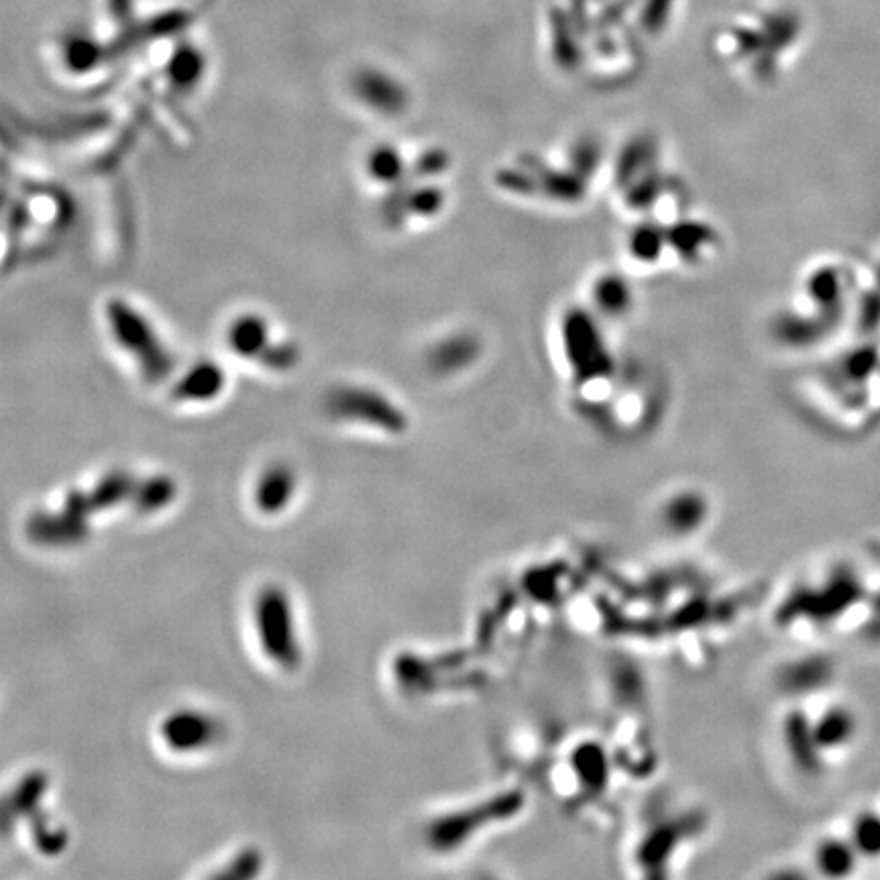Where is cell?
Masks as SVG:
<instances>
[{"instance_id":"obj_18","label":"cell","mask_w":880,"mask_h":880,"mask_svg":"<svg viewBox=\"0 0 880 880\" xmlns=\"http://www.w3.org/2000/svg\"><path fill=\"white\" fill-rule=\"evenodd\" d=\"M626 294L628 292L622 288V284L612 282V280H603L597 290V300H599L601 308H605L608 312H620L628 300Z\"/></svg>"},{"instance_id":"obj_4","label":"cell","mask_w":880,"mask_h":880,"mask_svg":"<svg viewBox=\"0 0 880 880\" xmlns=\"http://www.w3.org/2000/svg\"><path fill=\"white\" fill-rule=\"evenodd\" d=\"M161 738L176 752H196L223 738V726L202 711H176L161 726Z\"/></svg>"},{"instance_id":"obj_5","label":"cell","mask_w":880,"mask_h":880,"mask_svg":"<svg viewBox=\"0 0 880 880\" xmlns=\"http://www.w3.org/2000/svg\"><path fill=\"white\" fill-rule=\"evenodd\" d=\"M227 375L214 361L194 363L174 385L172 396L180 402H210L225 390Z\"/></svg>"},{"instance_id":"obj_2","label":"cell","mask_w":880,"mask_h":880,"mask_svg":"<svg viewBox=\"0 0 880 880\" xmlns=\"http://www.w3.org/2000/svg\"><path fill=\"white\" fill-rule=\"evenodd\" d=\"M255 624L265 654L275 665L294 671L302 660V650L292 620L290 599L282 587L267 585L257 593Z\"/></svg>"},{"instance_id":"obj_10","label":"cell","mask_w":880,"mask_h":880,"mask_svg":"<svg viewBox=\"0 0 880 880\" xmlns=\"http://www.w3.org/2000/svg\"><path fill=\"white\" fill-rule=\"evenodd\" d=\"M45 789H47V779L41 773L27 777L19 785V789L13 791L7 803H0V828H9L15 819L23 817L21 813L35 809Z\"/></svg>"},{"instance_id":"obj_9","label":"cell","mask_w":880,"mask_h":880,"mask_svg":"<svg viewBox=\"0 0 880 880\" xmlns=\"http://www.w3.org/2000/svg\"><path fill=\"white\" fill-rule=\"evenodd\" d=\"M856 856L858 852L848 836H825L813 846V866L832 876L850 874L856 866Z\"/></svg>"},{"instance_id":"obj_11","label":"cell","mask_w":880,"mask_h":880,"mask_svg":"<svg viewBox=\"0 0 880 880\" xmlns=\"http://www.w3.org/2000/svg\"><path fill=\"white\" fill-rule=\"evenodd\" d=\"M846 836L854 850L862 854L864 858H878L880 856V813L878 811H860L850 821V830H846Z\"/></svg>"},{"instance_id":"obj_12","label":"cell","mask_w":880,"mask_h":880,"mask_svg":"<svg viewBox=\"0 0 880 880\" xmlns=\"http://www.w3.org/2000/svg\"><path fill=\"white\" fill-rule=\"evenodd\" d=\"M174 498H176V483L165 475L137 483L133 493L135 508L143 514H151L165 508Z\"/></svg>"},{"instance_id":"obj_3","label":"cell","mask_w":880,"mask_h":880,"mask_svg":"<svg viewBox=\"0 0 880 880\" xmlns=\"http://www.w3.org/2000/svg\"><path fill=\"white\" fill-rule=\"evenodd\" d=\"M328 412L337 418L371 422L385 430H398L402 426V414L388 400L371 390L363 388H337L328 396Z\"/></svg>"},{"instance_id":"obj_15","label":"cell","mask_w":880,"mask_h":880,"mask_svg":"<svg viewBox=\"0 0 880 880\" xmlns=\"http://www.w3.org/2000/svg\"><path fill=\"white\" fill-rule=\"evenodd\" d=\"M369 174L379 182H396L402 172V161L394 149H373L367 161Z\"/></svg>"},{"instance_id":"obj_16","label":"cell","mask_w":880,"mask_h":880,"mask_svg":"<svg viewBox=\"0 0 880 880\" xmlns=\"http://www.w3.org/2000/svg\"><path fill=\"white\" fill-rule=\"evenodd\" d=\"M257 361L271 371H290L300 361V349L296 343H269Z\"/></svg>"},{"instance_id":"obj_8","label":"cell","mask_w":880,"mask_h":880,"mask_svg":"<svg viewBox=\"0 0 880 880\" xmlns=\"http://www.w3.org/2000/svg\"><path fill=\"white\" fill-rule=\"evenodd\" d=\"M269 343V322L259 314H241L227 330V345L245 359H259Z\"/></svg>"},{"instance_id":"obj_13","label":"cell","mask_w":880,"mask_h":880,"mask_svg":"<svg viewBox=\"0 0 880 880\" xmlns=\"http://www.w3.org/2000/svg\"><path fill=\"white\" fill-rule=\"evenodd\" d=\"M357 94L361 96L363 102H367L375 110H381V113H396V110H400L404 104L400 90L396 88L390 90L385 80L377 76H363L357 82Z\"/></svg>"},{"instance_id":"obj_6","label":"cell","mask_w":880,"mask_h":880,"mask_svg":"<svg viewBox=\"0 0 880 880\" xmlns=\"http://www.w3.org/2000/svg\"><path fill=\"white\" fill-rule=\"evenodd\" d=\"M27 532L31 540L47 546H72L86 538L88 522L66 510L62 514H35L27 524Z\"/></svg>"},{"instance_id":"obj_17","label":"cell","mask_w":880,"mask_h":880,"mask_svg":"<svg viewBox=\"0 0 880 880\" xmlns=\"http://www.w3.org/2000/svg\"><path fill=\"white\" fill-rule=\"evenodd\" d=\"M98 60H100L98 49L84 39H78L68 47V66L74 72H88L98 64Z\"/></svg>"},{"instance_id":"obj_7","label":"cell","mask_w":880,"mask_h":880,"mask_svg":"<svg viewBox=\"0 0 880 880\" xmlns=\"http://www.w3.org/2000/svg\"><path fill=\"white\" fill-rule=\"evenodd\" d=\"M296 491V475L288 465L275 463L263 471L255 485V504L265 514L282 512Z\"/></svg>"},{"instance_id":"obj_14","label":"cell","mask_w":880,"mask_h":880,"mask_svg":"<svg viewBox=\"0 0 880 880\" xmlns=\"http://www.w3.org/2000/svg\"><path fill=\"white\" fill-rule=\"evenodd\" d=\"M204 72V62L200 58V53L194 49H182L174 55V60L170 62V78L172 84L178 88H192L198 84L200 76Z\"/></svg>"},{"instance_id":"obj_19","label":"cell","mask_w":880,"mask_h":880,"mask_svg":"<svg viewBox=\"0 0 880 880\" xmlns=\"http://www.w3.org/2000/svg\"><path fill=\"white\" fill-rule=\"evenodd\" d=\"M259 862H261V856L257 852H251V850L243 852L233 862V866H229L223 872H218V876H229V878H249V876H255L259 872V868H261Z\"/></svg>"},{"instance_id":"obj_1","label":"cell","mask_w":880,"mask_h":880,"mask_svg":"<svg viewBox=\"0 0 880 880\" xmlns=\"http://www.w3.org/2000/svg\"><path fill=\"white\" fill-rule=\"evenodd\" d=\"M108 328L117 343L135 357L145 381L161 383L174 371V357L151 322L129 302L115 298L106 304Z\"/></svg>"}]
</instances>
